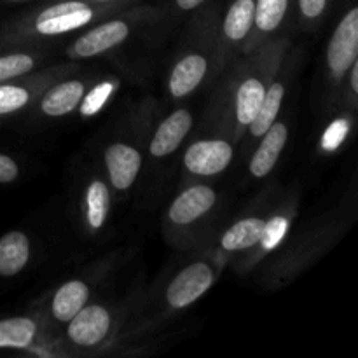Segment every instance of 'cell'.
<instances>
[{
  "instance_id": "6da1fadb",
  "label": "cell",
  "mask_w": 358,
  "mask_h": 358,
  "mask_svg": "<svg viewBox=\"0 0 358 358\" xmlns=\"http://www.w3.org/2000/svg\"><path fill=\"white\" fill-rule=\"evenodd\" d=\"M358 55V9L352 7L343 16L332 34L327 48V66L336 80L341 79L350 66L357 62Z\"/></svg>"
},
{
  "instance_id": "7a4b0ae2",
  "label": "cell",
  "mask_w": 358,
  "mask_h": 358,
  "mask_svg": "<svg viewBox=\"0 0 358 358\" xmlns=\"http://www.w3.org/2000/svg\"><path fill=\"white\" fill-rule=\"evenodd\" d=\"M94 17L93 7L83 0H65L42 10L35 20V30L41 35H62L86 27Z\"/></svg>"
},
{
  "instance_id": "3957f363",
  "label": "cell",
  "mask_w": 358,
  "mask_h": 358,
  "mask_svg": "<svg viewBox=\"0 0 358 358\" xmlns=\"http://www.w3.org/2000/svg\"><path fill=\"white\" fill-rule=\"evenodd\" d=\"M213 280L215 275L206 262L199 261L187 266L171 280L166 290L168 304L175 310L191 306L213 285Z\"/></svg>"
},
{
  "instance_id": "277c9868",
  "label": "cell",
  "mask_w": 358,
  "mask_h": 358,
  "mask_svg": "<svg viewBox=\"0 0 358 358\" xmlns=\"http://www.w3.org/2000/svg\"><path fill=\"white\" fill-rule=\"evenodd\" d=\"M233 159V145L226 140H199L184 156V164L191 173L210 177L226 170Z\"/></svg>"
},
{
  "instance_id": "5b68a950",
  "label": "cell",
  "mask_w": 358,
  "mask_h": 358,
  "mask_svg": "<svg viewBox=\"0 0 358 358\" xmlns=\"http://www.w3.org/2000/svg\"><path fill=\"white\" fill-rule=\"evenodd\" d=\"M110 331V313L103 306H84L72 320H69V338L76 345L91 348L107 338Z\"/></svg>"
},
{
  "instance_id": "8992f818",
  "label": "cell",
  "mask_w": 358,
  "mask_h": 358,
  "mask_svg": "<svg viewBox=\"0 0 358 358\" xmlns=\"http://www.w3.org/2000/svg\"><path fill=\"white\" fill-rule=\"evenodd\" d=\"M129 35V27L122 20H112L94 27L93 30L84 34L83 37L73 42L72 52L77 58H91V56L101 55L108 49L115 48L124 42Z\"/></svg>"
},
{
  "instance_id": "52a82bcc",
  "label": "cell",
  "mask_w": 358,
  "mask_h": 358,
  "mask_svg": "<svg viewBox=\"0 0 358 358\" xmlns=\"http://www.w3.org/2000/svg\"><path fill=\"white\" fill-rule=\"evenodd\" d=\"M217 201V194L208 185H194L175 198L168 210V217L177 226H187L208 213Z\"/></svg>"
},
{
  "instance_id": "ba28073f",
  "label": "cell",
  "mask_w": 358,
  "mask_h": 358,
  "mask_svg": "<svg viewBox=\"0 0 358 358\" xmlns=\"http://www.w3.org/2000/svg\"><path fill=\"white\" fill-rule=\"evenodd\" d=\"M105 164L112 185L117 191H126L135 184L142 166V156L138 150L126 143H112L105 150Z\"/></svg>"
},
{
  "instance_id": "9c48e42d",
  "label": "cell",
  "mask_w": 358,
  "mask_h": 358,
  "mask_svg": "<svg viewBox=\"0 0 358 358\" xmlns=\"http://www.w3.org/2000/svg\"><path fill=\"white\" fill-rule=\"evenodd\" d=\"M192 128V114L185 108H178L173 114L168 115L159 128L154 133L152 140H150V154L154 157H164L170 156L171 152L178 149L182 140L187 136V133Z\"/></svg>"
},
{
  "instance_id": "30bf717a",
  "label": "cell",
  "mask_w": 358,
  "mask_h": 358,
  "mask_svg": "<svg viewBox=\"0 0 358 358\" xmlns=\"http://www.w3.org/2000/svg\"><path fill=\"white\" fill-rule=\"evenodd\" d=\"M289 138V129L285 122H273L268 131L262 135L261 145L250 159V173L254 177L262 178L275 168L283 147Z\"/></svg>"
},
{
  "instance_id": "8fae6325",
  "label": "cell",
  "mask_w": 358,
  "mask_h": 358,
  "mask_svg": "<svg viewBox=\"0 0 358 358\" xmlns=\"http://www.w3.org/2000/svg\"><path fill=\"white\" fill-rule=\"evenodd\" d=\"M206 72H208V62L203 55L192 52L178 59L171 70L170 83H168L171 96L182 98L192 93L203 83Z\"/></svg>"
},
{
  "instance_id": "7c38bea8",
  "label": "cell",
  "mask_w": 358,
  "mask_h": 358,
  "mask_svg": "<svg viewBox=\"0 0 358 358\" xmlns=\"http://www.w3.org/2000/svg\"><path fill=\"white\" fill-rule=\"evenodd\" d=\"M30 259V241L21 231H9L0 238V276L10 278L21 273Z\"/></svg>"
},
{
  "instance_id": "4fadbf2b",
  "label": "cell",
  "mask_w": 358,
  "mask_h": 358,
  "mask_svg": "<svg viewBox=\"0 0 358 358\" xmlns=\"http://www.w3.org/2000/svg\"><path fill=\"white\" fill-rule=\"evenodd\" d=\"M90 299V287L80 280L66 282L52 297L51 311L58 322H69L86 306Z\"/></svg>"
},
{
  "instance_id": "5bb4252c",
  "label": "cell",
  "mask_w": 358,
  "mask_h": 358,
  "mask_svg": "<svg viewBox=\"0 0 358 358\" xmlns=\"http://www.w3.org/2000/svg\"><path fill=\"white\" fill-rule=\"evenodd\" d=\"M84 96V84L80 80H66L51 87L42 98L41 108L45 115L59 117L72 112Z\"/></svg>"
},
{
  "instance_id": "9a60e30c",
  "label": "cell",
  "mask_w": 358,
  "mask_h": 358,
  "mask_svg": "<svg viewBox=\"0 0 358 358\" xmlns=\"http://www.w3.org/2000/svg\"><path fill=\"white\" fill-rule=\"evenodd\" d=\"M266 84L257 77H247L243 83L238 86L236 98H234V112H236V121L240 126H248L257 115L261 108L262 100L266 94Z\"/></svg>"
},
{
  "instance_id": "2e32d148",
  "label": "cell",
  "mask_w": 358,
  "mask_h": 358,
  "mask_svg": "<svg viewBox=\"0 0 358 358\" xmlns=\"http://www.w3.org/2000/svg\"><path fill=\"white\" fill-rule=\"evenodd\" d=\"M264 227L266 222L262 219H257V217L238 220L236 224H233V226L224 233L220 245H222L224 250L227 252L250 248L254 247V245L261 243L262 236H264Z\"/></svg>"
},
{
  "instance_id": "e0dca14e",
  "label": "cell",
  "mask_w": 358,
  "mask_h": 358,
  "mask_svg": "<svg viewBox=\"0 0 358 358\" xmlns=\"http://www.w3.org/2000/svg\"><path fill=\"white\" fill-rule=\"evenodd\" d=\"M37 325L27 317H14L0 320V348L23 350L34 343Z\"/></svg>"
},
{
  "instance_id": "ac0fdd59",
  "label": "cell",
  "mask_w": 358,
  "mask_h": 358,
  "mask_svg": "<svg viewBox=\"0 0 358 358\" xmlns=\"http://www.w3.org/2000/svg\"><path fill=\"white\" fill-rule=\"evenodd\" d=\"M283 96H285V86L282 83H273L271 86L266 90L264 100H262L261 108H259L257 115L254 121L250 122V133L252 136H262L269 129V126L276 121L282 108Z\"/></svg>"
},
{
  "instance_id": "d6986e66",
  "label": "cell",
  "mask_w": 358,
  "mask_h": 358,
  "mask_svg": "<svg viewBox=\"0 0 358 358\" xmlns=\"http://www.w3.org/2000/svg\"><path fill=\"white\" fill-rule=\"evenodd\" d=\"M290 0H255L254 27L257 37L269 35L283 23Z\"/></svg>"
},
{
  "instance_id": "ffe728a7",
  "label": "cell",
  "mask_w": 358,
  "mask_h": 358,
  "mask_svg": "<svg viewBox=\"0 0 358 358\" xmlns=\"http://www.w3.org/2000/svg\"><path fill=\"white\" fill-rule=\"evenodd\" d=\"M108 189L101 180H94L87 187L86 217L91 229H100L108 215Z\"/></svg>"
},
{
  "instance_id": "44dd1931",
  "label": "cell",
  "mask_w": 358,
  "mask_h": 358,
  "mask_svg": "<svg viewBox=\"0 0 358 358\" xmlns=\"http://www.w3.org/2000/svg\"><path fill=\"white\" fill-rule=\"evenodd\" d=\"M28 101H30L28 90L14 86V84L0 83V117L21 110L23 107H27Z\"/></svg>"
},
{
  "instance_id": "7402d4cb",
  "label": "cell",
  "mask_w": 358,
  "mask_h": 358,
  "mask_svg": "<svg viewBox=\"0 0 358 358\" xmlns=\"http://www.w3.org/2000/svg\"><path fill=\"white\" fill-rule=\"evenodd\" d=\"M112 91V84H100V86L94 87L93 91L90 93V96L86 98L83 105V114L84 115H91L94 112H98L101 108V105L107 101V98L110 96Z\"/></svg>"
},
{
  "instance_id": "603a6c76",
  "label": "cell",
  "mask_w": 358,
  "mask_h": 358,
  "mask_svg": "<svg viewBox=\"0 0 358 358\" xmlns=\"http://www.w3.org/2000/svg\"><path fill=\"white\" fill-rule=\"evenodd\" d=\"M327 2L329 0H297V6H299V13L303 20L308 21V23H315L325 13Z\"/></svg>"
},
{
  "instance_id": "cb8c5ba5",
  "label": "cell",
  "mask_w": 358,
  "mask_h": 358,
  "mask_svg": "<svg viewBox=\"0 0 358 358\" xmlns=\"http://www.w3.org/2000/svg\"><path fill=\"white\" fill-rule=\"evenodd\" d=\"M20 175V168L13 157L0 154V184H9L14 182Z\"/></svg>"
},
{
  "instance_id": "d4e9b609",
  "label": "cell",
  "mask_w": 358,
  "mask_h": 358,
  "mask_svg": "<svg viewBox=\"0 0 358 358\" xmlns=\"http://www.w3.org/2000/svg\"><path fill=\"white\" fill-rule=\"evenodd\" d=\"M345 133H346V124H343V122H336L334 126H331V129L327 131V136H325V138H329V136H334V140H331V145H329V149H334L336 145H339V142L345 138Z\"/></svg>"
},
{
  "instance_id": "484cf974",
  "label": "cell",
  "mask_w": 358,
  "mask_h": 358,
  "mask_svg": "<svg viewBox=\"0 0 358 358\" xmlns=\"http://www.w3.org/2000/svg\"><path fill=\"white\" fill-rule=\"evenodd\" d=\"M203 2H206V0H175V3L178 6V9H182V10H192V9H196V7L201 6Z\"/></svg>"
},
{
  "instance_id": "4316f807",
  "label": "cell",
  "mask_w": 358,
  "mask_h": 358,
  "mask_svg": "<svg viewBox=\"0 0 358 358\" xmlns=\"http://www.w3.org/2000/svg\"><path fill=\"white\" fill-rule=\"evenodd\" d=\"M350 84H352L353 94L358 93V62L350 66Z\"/></svg>"
},
{
  "instance_id": "83f0119b",
  "label": "cell",
  "mask_w": 358,
  "mask_h": 358,
  "mask_svg": "<svg viewBox=\"0 0 358 358\" xmlns=\"http://www.w3.org/2000/svg\"><path fill=\"white\" fill-rule=\"evenodd\" d=\"M94 2H98V3H105V2H114V0H94Z\"/></svg>"
},
{
  "instance_id": "f1b7e54d",
  "label": "cell",
  "mask_w": 358,
  "mask_h": 358,
  "mask_svg": "<svg viewBox=\"0 0 358 358\" xmlns=\"http://www.w3.org/2000/svg\"><path fill=\"white\" fill-rule=\"evenodd\" d=\"M6 2H27V0H6Z\"/></svg>"
}]
</instances>
